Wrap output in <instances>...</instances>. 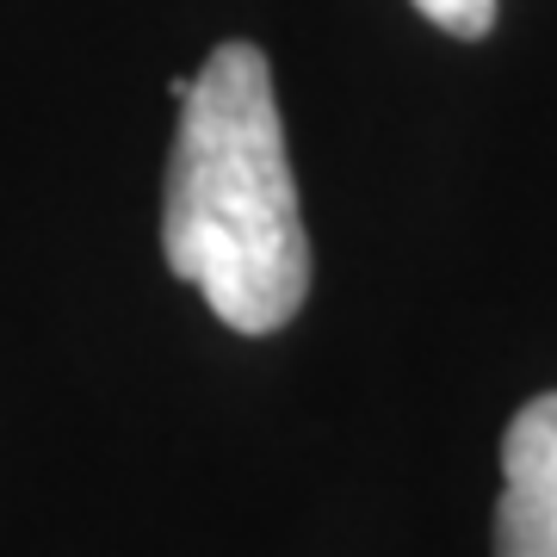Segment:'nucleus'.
<instances>
[{"mask_svg": "<svg viewBox=\"0 0 557 557\" xmlns=\"http://www.w3.org/2000/svg\"><path fill=\"white\" fill-rule=\"evenodd\" d=\"M416 13L453 38H490L496 32V0H416Z\"/></svg>", "mask_w": 557, "mask_h": 557, "instance_id": "nucleus-3", "label": "nucleus"}, {"mask_svg": "<svg viewBox=\"0 0 557 557\" xmlns=\"http://www.w3.org/2000/svg\"><path fill=\"white\" fill-rule=\"evenodd\" d=\"M496 557H557V391L533 397L502 434Z\"/></svg>", "mask_w": 557, "mask_h": 557, "instance_id": "nucleus-2", "label": "nucleus"}, {"mask_svg": "<svg viewBox=\"0 0 557 557\" xmlns=\"http://www.w3.org/2000/svg\"><path fill=\"white\" fill-rule=\"evenodd\" d=\"M161 255L236 335H273L310 298V236L255 44H218L180 100Z\"/></svg>", "mask_w": 557, "mask_h": 557, "instance_id": "nucleus-1", "label": "nucleus"}]
</instances>
